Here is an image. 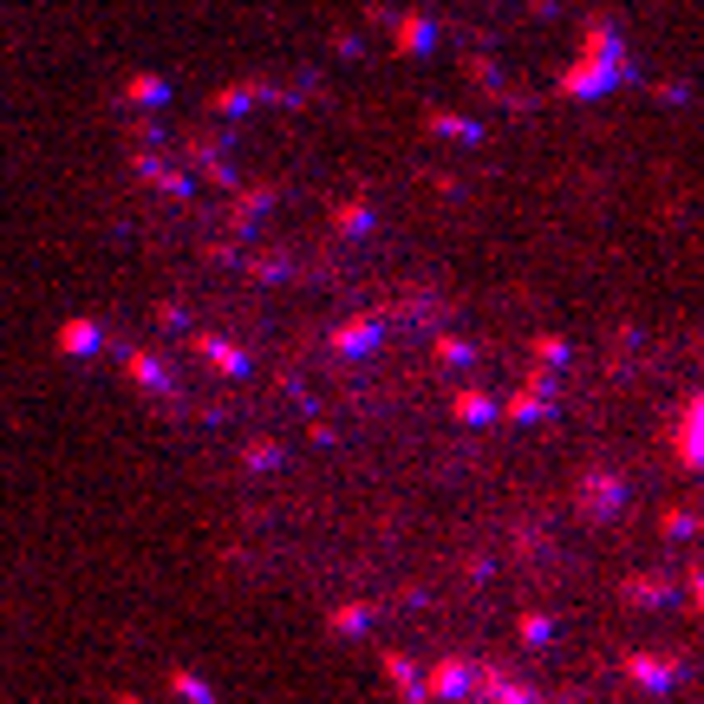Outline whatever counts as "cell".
<instances>
[{
  "label": "cell",
  "mask_w": 704,
  "mask_h": 704,
  "mask_svg": "<svg viewBox=\"0 0 704 704\" xmlns=\"http://www.w3.org/2000/svg\"><path fill=\"white\" fill-rule=\"evenodd\" d=\"M424 698L430 704H463L470 698V665H463V659H437V665L424 672Z\"/></svg>",
  "instance_id": "obj_1"
},
{
  "label": "cell",
  "mask_w": 704,
  "mask_h": 704,
  "mask_svg": "<svg viewBox=\"0 0 704 704\" xmlns=\"http://www.w3.org/2000/svg\"><path fill=\"white\" fill-rule=\"evenodd\" d=\"M548 412H555V378H529V385L502 405L509 424H535V418H548Z\"/></svg>",
  "instance_id": "obj_2"
},
{
  "label": "cell",
  "mask_w": 704,
  "mask_h": 704,
  "mask_svg": "<svg viewBox=\"0 0 704 704\" xmlns=\"http://www.w3.org/2000/svg\"><path fill=\"white\" fill-rule=\"evenodd\" d=\"M620 502H627V483H620L614 470H587V477H580V509H587V515H614Z\"/></svg>",
  "instance_id": "obj_3"
},
{
  "label": "cell",
  "mask_w": 704,
  "mask_h": 704,
  "mask_svg": "<svg viewBox=\"0 0 704 704\" xmlns=\"http://www.w3.org/2000/svg\"><path fill=\"white\" fill-rule=\"evenodd\" d=\"M450 418L457 424H495L502 418V405H495L483 385H463V392H450Z\"/></svg>",
  "instance_id": "obj_4"
},
{
  "label": "cell",
  "mask_w": 704,
  "mask_h": 704,
  "mask_svg": "<svg viewBox=\"0 0 704 704\" xmlns=\"http://www.w3.org/2000/svg\"><path fill=\"white\" fill-rule=\"evenodd\" d=\"M627 679H633V685H646V692H672L679 665H672V659H652V652H633V659H627Z\"/></svg>",
  "instance_id": "obj_5"
},
{
  "label": "cell",
  "mask_w": 704,
  "mask_h": 704,
  "mask_svg": "<svg viewBox=\"0 0 704 704\" xmlns=\"http://www.w3.org/2000/svg\"><path fill=\"white\" fill-rule=\"evenodd\" d=\"M679 457H685L692 470H704V398L685 405V418H679Z\"/></svg>",
  "instance_id": "obj_6"
},
{
  "label": "cell",
  "mask_w": 704,
  "mask_h": 704,
  "mask_svg": "<svg viewBox=\"0 0 704 704\" xmlns=\"http://www.w3.org/2000/svg\"><path fill=\"white\" fill-rule=\"evenodd\" d=\"M672 594H679V587H672L665 574H633V580H627V607H665Z\"/></svg>",
  "instance_id": "obj_7"
},
{
  "label": "cell",
  "mask_w": 704,
  "mask_h": 704,
  "mask_svg": "<svg viewBox=\"0 0 704 704\" xmlns=\"http://www.w3.org/2000/svg\"><path fill=\"white\" fill-rule=\"evenodd\" d=\"M385 679L398 685V698H405V704H430V698H424V679L412 672V659H405V652H385Z\"/></svg>",
  "instance_id": "obj_8"
},
{
  "label": "cell",
  "mask_w": 704,
  "mask_h": 704,
  "mask_svg": "<svg viewBox=\"0 0 704 704\" xmlns=\"http://www.w3.org/2000/svg\"><path fill=\"white\" fill-rule=\"evenodd\" d=\"M659 529H665L672 542H692V535H698V515H692V509H665V515H659Z\"/></svg>",
  "instance_id": "obj_9"
},
{
  "label": "cell",
  "mask_w": 704,
  "mask_h": 704,
  "mask_svg": "<svg viewBox=\"0 0 704 704\" xmlns=\"http://www.w3.org/2000/svg\"><path fill=\"white\" fill-rule=\"evenodd\" d=\"M555 639V620L548 614H522V646H548Z\"/></svg>",
  "instance_id": "obj_10"
},
{
  "label": "cell",
  "mask_w": 704,
  "mask_h": 704,
  "mask_svg": "<svg viewBox=\"0 0 704 704\" xmlns=\"http://www.w3.org/2000/svg\"><path fill=\"white\" fill-rule=\"evenodd\" d=\"M372 333H378V320H352L346 333H340V352H365L372 346Z\"/></svg>",
  "instance_id": "obj_11"
},
{
  "label": "cell",
  "mask_w": 704,
  "mask_h": 704,
  "mask_svg": "<svg viewBox=\"0 0 704 704\" xmlns=\"http://www.w3.org/2000/svg\"><path fill=\"white\" fill-rule=\"evenodd\" d=\"M365 620H372V607H340L333 614V633H365Z\"/></svg>",
  "instance_id": "obj_12"
},
{
  "label": "cell",
  "mask_w": 704,
  "mask_h": 704,
  "mask_svg": "<svg viewBox=\"0 0 704 704\" xmlns=\"http://www.w3.org/2000/svg\"><path fill=\"white\" fill-rule=\"evenodd\" d=\"M437 359H444V365H470L477 346H470V340H437Z\"/></svg>",
  "instance_id": "obj_13"
},
{
  "label": "cell",
  "mask_w": 704,
  "mask_h": 704,
  "mask_svg": "<svg viewBox=\"0 0 704 704\" xmlns=\"http://www.w3.org/2000/svg\"><path fill=\"white\" fill-rule=\"evenodd\" d=\"M535 359H542V365H555V359H567V346H562V340H548V333H542V340H535Z\"/></svg>",
  "instance_id": "obj_14"
},
{
  "label": "cell",
  "mask_w": 704,
  "mask_h": 704,
  "mask_svg": "<svg viewBox=\"0 0 704 704\" xmlns=\"http://www.w3.org/2000/svg\"><path fill=\"white\" fill-rule=\"evenodd\" d=\"M685 594H692V607L704 614V567H692V574H685Z\"/></svg>",
  "instance_id": "obj_15"
}]
</instances>
